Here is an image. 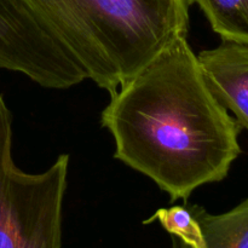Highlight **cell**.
I'll return each mask as SVG.
<instances>
[{
  "label": "cell",
  "mask_w": 248,
  "mask_h": 248,
  "mask_svg": "<svg viewBox=\"0 0 248 248\" xmlns=\"http://www.w3.org/2000/svg\"><path fill=\"white\" fill-rule=\"evenodd\" d=\"M114 157L188 205L200 186L227 178L242 127L206 85L188 33L174 36L101 114Z\"/></svg>",
  "instance_id": "6da1fadb"
},
{
  "label": "cell",
  "mask_w": 248,
  "mask_h": 248,
  "mask_svg": "<svg viewBox=\"0 0 248 248\" xmlns=\"http://www.w3.org/2000/svg\"><path fill=\"white\" fill-rule=\"evenodd\" d=\"M24 1L86 77L109 94L189 29L188 0Z\"/></svg>",
  "instance_id": "7a4b0ae2"
},
{
  "label": "cell",
  "mask_w": 248,
  "mask_h": 248,
  "mask_svg": "<svg viewBox=\"0 0 248 248\" xmlns=\"http://www.w3.org/2000/svg\"><path fill=\"white\" fill-rule=\"evenodd\" d=\"M12 140V114L0 94V248H62L69 155L28 173L15 162Z\"/></svg>",
  "instance_id": "3957f363"
},
{
  "label": "cell",
  "mask_w": 248,
  "mask_h": 248,
  "mask_svg": "<svg viewBox=\"0 0 248 248\" xmlns=\"http://www.w3.org/2000/svg\"><path fill=\"white\" fill-rule=\"evenodd\" d=\"M0 68L46 89L65 90L86 74L24 0H0Z\"/></svg>",
  "instance_id": "277c9868"
},
{
  "label": "cell",
  "mask_w": 248,
  "mask_h": 248,
  "mask_svg": "<svg viewBox=\"0 0 248 248\" xmlns=\"http://www.w3.org/2000/svg\"><path fill=\"white\" fill-rule=\"evenodd\" d=\"M198 60L211 93L248 131V44L222 40Z\"/></svg>",
  "instance_id": "5b68a950"
},
{
  "label": "cell",
  "mask_w": 248,
  "mask_h": 248,
  "mask_svg": "<svg viewBox=\"0 0 248 248\" xmlns=\"http://www.w3.org/2000/svg\"><path fill=\"white\" fill-rule=\"evenodd\" d=\"M188 207L200 225L203 248H248V198L220 215H211L199 205Z\"/></svg>",
  "instance_id": "8992f818"
},
{
  "label": "cell",
  "mask_w": 248,
  "mask_h": 248,
  "mask_svg": "<svg viewBox=\"0 0 248 248\" xmlns=\"http://www.w3.org/2000/svg\"><path fill=\"white\" fill-rule=\"evenodd\" d=\"M199 5L222 40L248 44V0H188Z\"/></svg>",
  "instance_id": "52a82bcc"
}]
</instances>
